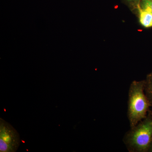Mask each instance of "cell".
Here are the masks:
<instances>
[{
  "instance_id": "obj_1",
  "label": "cell",
  "mask_w": 152,
  "mask_h": 152,
  "mask_svg": "<svg viewBox=\"0 0 152 152\" xmlns=\"http://www.w3.org/2000/svg\"><path fill=\"white\" fill-rule=\"evenodd\" d=\"M145 81H134L129 88L128 118L130 128L134 127L148 115L151 105L144 91Z\"/></svg>"
},
{
  "instance_id": "obj_5",
  "label": "cell",
  "mask_w": 152,
  "mask_h": 152,
  "mask_svg": "<svg viewBox=\"0 0 152 152\" xmlns=\"http://www.w3.org/2000/svg\"><path fill=\"white\" fill-rule=\"evenodd\" d=\"M144 83V91L151 107L152 108V73L147 77Z\"/></svg>"
},
{
  "instance_id": "obj_2",
  "label": "cell",
  "mask_w": 152,
  "mask_h": 152,
  "mask_svg": "<svg viewBox=\"0 0 152 152\" xmlns=\"http://www.w3.org/2000/svg\"><path fill=\"white\" fill-rule=\"evenodd\" d=\"M124 143L130 152H148L152 141V116H147L125 134Z\"/></svg>"
},
{
  "instance_id": "obj_8",
  "label": "cell",
  "mask_w": 152,
  "mask_h": 152,
  "mask_svg": "<svg viewBox=\"0 0 152 152\" xmlns=\"http://www.w3.org/2000/svg\"><path fill=\"white\" fill-rule=\"evenodd\" d=\"M148 114L152 116V110H150Z\"/></svg>"
},
{
  "instance_id": "obj_3",
  "label": "cell",
  "mask_w": 152,
  "mask_h": 152,
  "mask_svg": "<svg viewBox=\"0 0 152 152\" xmlns=\"http://www.w3.org/2000/svg\"><path fill=\"white\" fill-rule=\"evenodd\" d=\"M19 133L10 124L0 118V152H15L20 145Z\"/></svg>"
},
{
  "instance_id": "obj_9",
  "label": "cell",
  "mask_w": 152,
  "mask_h": 152,
  "mask_svg": "<svg viewBox=\"0 0 152 152\" xmlns=\"http://www.w3.org/2000/svg\"><path fill=\"white\" fill-rule=\"evenodd\" d=\"M129 1H132V0H129Z\"/></svg>"
},
{
  "instance_id": "obj_6",
  "label": "cell",
  "mask_w": 152,
  "mask_h": 152,
  "mask_svg": "<svg viewBox=\"0 0 152 152\" xmlns=\"http://www.w3.org/2000/svg\"><path fill=\"white\" fill-rule=\"evenodd\" d=\"M141 7L152 13V0H142Z\"/></svg>"
},
{
  "instance_id": "obj_7",
  "label": "cell",
  "mask_w": 152,
  "mask_h": 152,
  "mask_svg": "<svg viewBox=\"0 0 152 152\" xmlns=\"http://www.w3.org/2000/svg\"><path fill=\"white\" fill-rule=\"evenodd\" d=\"M148 152H152V141L151 143V145H150Z\"/></svg>"
},
{
  "instance_id": "obj_4",
  "label": "cell",
  "mask_w": 152,
  "mask_h": 152,
  "mask_svg": "<svg viewBox=\"0 0 152 152\" xmlns=\"http://www.w3.org/2000/svg\"><path fill=\"white\" fill-rule=\"evenodd\" d=\"M140 17V21L141 24L145 28L152 27V13L145 10L138 6Z\"/></svg>"
}]
</instances>
